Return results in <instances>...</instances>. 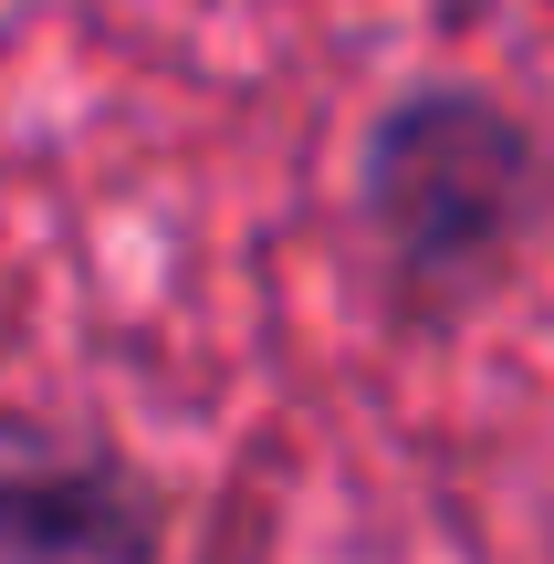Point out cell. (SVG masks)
<instances>
[{"label":"cell","instance_id":"1","mask_svg":"<svg viewBox=\"0 0 554 564\" xmlns=\"http://www.w3.org/2000/svg\"><path fill=\"white\" fill-rule=\"evenodd\" d=\"M356 209H367V241L388 262V293L409 314H460L544 230L554 158H544L534 126L502 95H481V84H409L367 126Z\"/></svg>","mask_w":554,"mask_h":564},{"label":"cell","instance_id":"2","mask_svg":"<svg viewBox=\"0 0 554 564\" xmlns=\"http://www.w3.org/2000/svg\"><path fill=\"white\" fill-rule=\"evenodd\" d=\"M0 564H157V502L105 440L0 408Z\"/></svg>","mask_w":554,"mask_h":564}]
</instances>
